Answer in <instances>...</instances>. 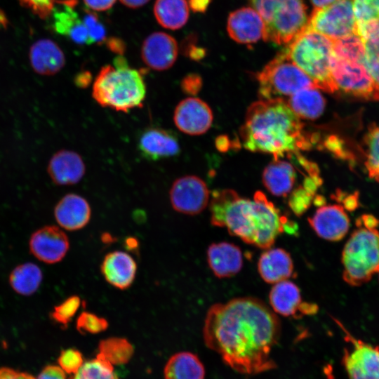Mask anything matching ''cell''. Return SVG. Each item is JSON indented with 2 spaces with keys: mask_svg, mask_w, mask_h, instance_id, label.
Listing matches in <instances>:
<instances>
[{
  "mask_svg": "<svg viewBox=\"0 0 379 379\" xmlns=\"http://www.w3.org/2000/svg\"><path fill=\"white\" fill-rule=\"evenodd\" d=\"M280 333L278 317L262 300L250 297L213 305L203 328L206 345L226 365L246 375L276 368L271 354Z\"/></svg>",
  "mask_w": 379,
  "mask_h": 379,
  "instance_id": "cell-1",
  "label": "cell"
},
{
  "mask_svg": "<svg viewBox=\"0 0 379 379\" xmlns=\"http://www.w3.org/2000/svg\"><path fill=\"white\" fill-rule=\"evenodd\" d=\"M210 211L213 226L226 227L230 234L260 248H270L288 227L293 228V222L260 191L254 194L253 200L230 189L215 191Z\"/></svg>",
  "mask_w": 379,
  "mask_h": 379,
  "instance_id": "cell-2",
  "label": "cell"
},
{
  "mask_svg": "<svg viewBox=\"0 0 379 379\" xmlns=\"http://www.w3.org/2000/svg\"><path fill=\"white\" fill-rule=\"evenodd\" d=\"M240 135L246 149L272 154L274 159L311 147L304 125L284 98L252 103L247 109Z\"/></svg>",
  "mask_w": 379,
  "mask_h": 379,
  "instance_id": "cell-3",
  "label": "cell"
},
{
  "mask_svg": "<svg viewBox=\"0 0 379 379\" xmlns=\"http://www.w3.org/2000/svg\"><path fill=\"white\" fill-rule=\"evenodd\" d=\"M146 85L140 71L131 67L123 55L103 66L93 82L92 96L102 107L128 112L142 106Z\"/></svg>",
  "mask_w": 379,
  "mask_h": 379,
  "instance_id": "cell-4",
  "label": "cell"
},
{
  "mask_svg": "<svg viewBox=\"0 0 379 379\" xmlns=\"http://www.w3.org/2000/svg\"><path fill=\"white\" fill-rule=\"evenodd\" d=\"M355 224L341 260L343 280L352 286H359L379 272V220L371 214H364Z\"/></svg>",
  "mask_w": 379,
  "mask_h": 379,
  "instance_id": "cell-5",
  "label": "cell"
},
{
  "mask_svg": "<svg viewBox=\"0 0 379 379\" xmlns=\"http://www.w3.org/2000/svg\"><path fill=\"white\" fill-rule=\"evenodd\" d=\"M289 43L283 51L317 88L329 93L338 91L331 71L332 39L305 28Z\"/></svg>",
  "mask_w": 379,
  "mask_h": 379,
  "instance_id": "cell-6",
  "label": "cell"
},
{
  "mask_svg": "<svg viewBox=\"0 0 379 379\" xmlns=\"http://www.w3.org/2000/svg\"><path fill=\"white\" fill-rule=\"evenodd\" d=\"M265 24V41L276 44L291 42L307 27L303 0H248Z\"/></svg>",
  "mask_w": 379,
  "mask_h": 379,
  "instance_id": "cell-7",
  "label": "cell"
},
{
  "mask_svg": "<svg viewBox=\"0 0 379 379\" xmlns=\"http://www.w3.org/2000/svg\"><path fill=\"white\" fill-rule=\"evenodd\" d=\"M257 79L260 100L284 98L302 88L315 87L310 78L288 59L283 50L264 67Z\"/></svg>",
  "mask_w": 379,
  "mask_h": 379,
  "instance_id": "cell-8",
  "label": "cell"
},
{
  "mask_svg": "<svg viewBox=\"0 0 379 379\" xmlns=\"http://www.w3.org/2000/svg\"><path fill=\"white\" fill-rule=\"evenodd\" d=\"M306 29L332 40L356 33L353 0H339L323 8H314L308 18Z\"/></svg>",
  "mask_w": 379,
  "mask_h": 379,
  "instance_id": "cell-9",
  "label": "cell"
},
{
  "mask_svg": "<svg viewBox=\"0 0 379 379\" xmlns=\"http://www.w3.org/2000/svg\"><path fill=\"white\" fill-rule=\"evenodd\" d=\"M331 71L338 90L364 100H379L378 89L363 62L331 55Z\"/></svg>",
  "mask_w": 379,
  "mask_h": 379,
  "instance_id": "cell-10",
  "label": "cell"
},
{
  "mask_svg": "<svg viewBox=\"0 0 379 379\" xmlns=\"http://www.w3.org/2000/svg\"><path fill=\"white\" fill-rule=\"evenodd\" d=\"M350 344L345 347L342 364L349 379H379V346L353 336L337 319H334Z\"/></svg>",
  "mask_w": 379,
  "mask_h": 379,
  "instance_id": "cell-11",
  "label": "cell"
},
{
  "mask_svg": "<svg viewBox=\"0 0 379 379\" xmlns=\"http://www.w3.org/2000/svg\"><path fill=\"white\" fill-rule=\"evenodd\" d=\"M169 199L175 211L194 215L200 213L207 206L209 191L200 178L187 175L173 182L169 191Z\"/></svg>",
  "mask_w": 379,
  "mask_h": 379,
  "instance_id": "cell-12",
  "label": "cell"
},
{
  "mask_svg": "<svg viewBox=\"0 0 379 379\" xmlns=\"http://www.w3.org/2000/svg\"><path fill=\"white\" fill-rule=\"evenodd\" d=\"M69 248V241L59 227L46 225L34 232L29 240L30 253L46 264L60 262Z\"/></svg>",
  "mask_w": 379,
  "mask_h": 379,
  "instance_id": "cell-13",
  "label": "cell"
},
{
  "mask_svg": "<svg viewBox=\"0 0 379 379\" xmlns=\"http://www.w3.org/2000/svg\"><path fill=\"white\" fill-rule=\"evenodd\" d=\"M210 107L198 98L189 97L176 105L173 113L175 126L182 133L199 135L206 133L213 122Z\"/></svg>",
  "mask_w": 379,
  "mask_h": 379,
  "instance_id": "cell-14",
  "label": "cell"
},
{
  "mask_svg": "<svg viewBox=\"0 0 379 379\" xmlns=\"http://www.w3.org/2000/svg\"><path fill=\"white\" fill-rule=\"evenodd\" d=\"M138 149L140 154L149 161L173 158L180 152L176 134L158 127H149L140 133L138 138Z\"/></svg>",
  "mask_w": 379,
  "mask_h": 379,
  "instance_id": "cell-15",
  "label": "cell"
},
{
  "mask_svg": "<svg viewBox=\"0 0 379 379\" xmlns=\"http://www.w3.org/2000/svg\"><path fill=\"white\" fill-rule=\"evenodd\" d=\"M308 222L319 237L331 241L343 239L350 227L345 208L338 204L320 206Z\"/></svg>",
  "mask_w": 379,
  "mask_h": 379,
  "instance_id": "cell-16",
  "label": "cell"
},
{
  "mask_svg": "<svg viewBox=\"0 0 379 379\" xmlns=\"http://www.w3.org/2000/svg\"><path fill=\"white\" fill-rule=\"evenodd\" d=\"M178 53L175 39L164 32H154L144 41L141 57L149 67L159 71L169 69L175 63Z\"/></svg>",
  "mask_w": 379,
  "mask_h": 379,
  "instance_id": "cell-17",
  "label": "cell"
},
{
  "mask_svg": "<svg viewBox=\"0 0 379 379\" xmlns=\"http://www.w3.org/2000/svg\"><path fill=\"white\" fill-rule=\"evenodd\" d=\"M227 30L230 36L239 44H253L265 37L264 22L251 7L240 8L230 13Z\"/></svg>",
  "mask_w": 379,
  "mask_h": 379,
  "instance_id": "cell-18",
  "label": "cell"
},
{
  "mask_svg": "<svg viewBox=\"0 0 379 379\" xmlns=\"http://www.w3.org/2000/svg\"><path fill=\"white\" fill-rule=\"evenodd\" d=\"M58 4L51 13L55 31L78 45H91L88 29L74 10L77 0H64Z\"/></svg>",
  "mask_w": 379,
  "mask_h": 379,
  "instance_id": "cell-19",
  "label": "cell"
},
{
  "mask_svg": "<svg viewBox=\"0 0 379 379\" xmlns=\"http://www.w3.org/2000/svg\"><path fill=\"white\" fill-rule=\"evenodd\" d=\"M101 273L105 279L112 286L125 290L133 283L137 264L133 258L121 251L109 252L104 257L101 266Z\"/></svg>",
  "mask_w": 379,
  "mask_h": 379,
  "instance_id": "cell-20",
  "label": "cell"
},
{
  "mask_svg": "<svg viewBox=\"0 0 379 379\" xmlns=\"http://www.w3.org/2000/svg\"><path fill=\"white\" fill-rule=\"evenodd\" d=\"M91 206L86 199L76 194H67L56 204L54 216L59 226L68 231L84 228L89 222Z\"/></svg>",
  "mask_w": 379,
  "mask_h": 379,
  "instance_id": "cell-21",
  "label": "cell"
},
{
  "mask_svg": "<svg viewBox=\"0 0 379 379\" xmlns=\"http://www.w3.org/2000/svg\"><path fill=\"white\" fill-rule=\"evenodd\" d=\"M86 171L81 157L71 150L62 149L55 153L48 165V173L58 185H72L79 182Z\"/></svg>",
  "mask_w": 379,
  "mask_h": 379,
  "instance_id": "cell-22",
  "label": "cell"
},
{
  "mask_svg": "<svg viewBox=\"0 0 379 379\" xmlns=\"http://www.w3.org/2000/svg\"><path fill=\"white\" fill-rule=\"evenodd\" d=\"M207 261L215 277H230L242 267V253L239 247L233 244L225 241L213 243L207 250Z\"/></svg>",
  "mask_w": 379,
  "mask_h": 379,
  "instance_id": "cell-23",
  "label": "cell"
},
{
  "mask_svg": "<svg viewBox=\"0 0 379 379\" xmlns=\"http://www.w3.org/2000/svg\"><path fill=\"white\" fill-rule=\"evenodd\" d=\"M29 55L32 69L41 75H53L60 72L65 63L62 50L47 39L36 41L31 46Z\"/></svg>",
  "mask_w": 379,
  "mask_h": 379,
  "instance_id": "cell-24",
  "label": "cell"
},
{
  "mask_svg": "<svg viewBox=\"0 0 379 379\" xmlns=\"http://www.w3.org/2000/svg\"><path fill=\"white\" fill-rule=\"evenodd\" d=\"M258 272L269 284H276L292 277L293 263L290 254L279 248H267L258 262Z\"/></svg>",
  "mask_w": 379,
  "mask_h": 379,
  "instance_id": "cell-25",
  "label": "cell"
},
{
  "mask_svg": "<svg viewBox=\"0 0 379 379\" xmlns=\"http://www.w3.org/2000/svg\"><path fill=\"white\" fill-rule=\"evenodd\" d=\"M295 171L287 161L274 159L264 169L262 182L274 196L286 197L291 191L295 181Z\"/></svg>",
  "mask_w": 379,
  "mask_h": 379,
  "instance_id": "cell-26",
  "label": "cell"
},
{
  "mask_svg": "<svg viewBox=\"0 0 379 379\" xmlns=\"http://www.w3.org/2000/svg\"><path fill=\"white\" fill-rule=\"evenodd\" d=\"M269 299L275 312L298 318V311L302 302L300 290L294 283L286 280L276 283L270 291Z\"/></svg>",
  "mask_w": 379,
  "mask_h": 379,
  "instance_id": "cell-27",
  "label": "cell"
},
{
  "mask_svg": "<svg viewBox=\"0 0 379 379\" xmlns=\"http://www.w3.org/2000/svg\"><path fill=\"white\" fill-rule=\"evenodd\" d=\"M286 102L299 118L312 120L319 118L326 106L325 98L316 87L299 90L289 96Z\"/></svg>",
  "mask_w": 379,
  "mask_h": 379,
  "instance_id": "cell-28",
  "label": "cell"
},
{
  "mask_svg": "<svg viewBox=\"0 0 379 379\" xmlns=\"http://www.w3.org/2000/svg\"><path fill=\"white\" fill-rule=\"evenodd\" d=\"M165 379H204L205 368L194 354L181 352L171 356L164 367Z\"/></svg>",
  "mask_w": 379,
  "mask_h": 379,
  "instance_id": "cell-29",
  "label": "cell"
},
{
  "mask_svg": "<svg viewBox=\"0 0 379 379\" xmlns=\"http://www.w3.org/2000/svg\"><path fill=\"white\" fill-rule=\"evenodd\" d=\"M154 14L164 27L178 29L185 25L189 18L187 0H156Z\"/></svg>",
  "mask_w": 379,
  "mask_h": 379,
  "instance_id": "cell-30",
  "label": "cell"
},
{
  "mask_svg": "<svg viewBox=\"0 0 379 379\" xmlns=\"http://www.w3.org/2000/svg\"><path fill=\"white\" fill-rule=\"evenodd\" d=\"M43 279L40 267L25 262L16 266L10 273L8 281L12 289L19 295L29 296L39 288Z\"/></svg>",
  "mask_w": 379,
  "mask_h": 379,
  "instance_id": "cell-31",
  "label": "cell"
},
{
  "mask_svg": "<svg viewBox=\"0 0 379 379\" xmlns=\"http://www.w3.org/2000/svg\"><path fill=\"white\" fill-rule=\"evenodd\" d=\"M134 352L131 343L124 338L111 337L102 340L98 345V354L112 365L128 362Z\"/></svg>",
  "mask_w": 379,
  "mask_h": 379,
  "instance_id": "cell-32",
  "label": "cell"
},
{
  "mask_svg": "<svg viewBox=\"0 0 379 379\" xmlns=\"http://www.w3.org/2000/svg\"><path fill=\"white\" fill-rule=\"evenodd\" d=\"M365 167L368 176L379 182V125H369L363 138Z\"/></svg>",
  "mask_w": 379,
  "mask_h": 379,
  "instance_id": "cell-33",
  "label": "cell"
},
{
  "mask_svg": "<svg viewBox=\"0 0 379 379\" xmlns=\"http://www.w3.org/2000/svg\"><path fill=\"white\" fill-rule=\"evenodd\" d=\"M69 379H119L113 365L100 354L83 364L79 370Z\"/></svg>",
  "mask_w": 379,
  "mask_h": 379,
  "instance_id": "cell-34",
  "label": "cell"
},
{
  "mask_svg": "<svg viewBox=\"0 0 379 379\" xmlns=\"http://www.w3.org/2000/svg\"><path fill=\"white\" fill-rule=\"evenodd\" d=\"M364 54V41L357 33L333 40V55L337 57L363 62Z\"/></svg>",
  "mask_w": 379,
  "mask_h": 379,
  "instance_id": "cell-35",
  "label": "cell"
},
{
  "mask_svg": "<svg viewBox=\"0 0 379 379\" xmlns=\"http://www.w3.org/2000/svg\"><path fill=\"white\" fill-rule=\"evenodd\" d=\"M81 304L79 296L71 295L53 307L50 314L51 317L60 326L66 327L77 313Z\"/></svg>",
  "mask_w": 379,
  "mask_h": 379,
  "instance_id": "cell-36",
  "label": "cell"
},
{
  "mask_svg": "<svg viewBox=\"0 0 379 379\" xmlns=\"http://www.w3.org/2000/svg\"><path fill=\"white\" fill-rule=\"evenodd\" d=\"M108 326L106 319L86 311L81 312L76 321L77 331L83 334H97L105 331Z\"/></svg>",
  "mask_w": 379,
  "mask_h": 379,
  "instance_id": "cell-37",
  "label": "cell"
},
{
  "mask_svg": "<svg viewBox=\"0 0 379 379\" xmlns=\"http://www.w3.org/2000/svg\"><path fill=\"white\" fill-rule=\"evenodd\" d=\"M357 25L379 19V0H353Z\"/></svg>",
  "mask_w": 379,
  "mask_h": 379,
  "instance_id": "cell-38",
  "label": "cell"
},
{
  "mask_svg": "<svg viewBox=\"0 0 379 379\" xmlns=\"http://www.w3.org/2000/svg\"><path fill=\"white\" fill-rule=\"evenodd\" d=\"M83 22L88 29L91 44L93 43L102 44L107 39L105 27L95 13L86 11Z\"/></svg>",
  "mask_w": 379,
  "mask_h": 379,
  "instance_id": "cell-39",
  "label": "cell"
},
{
  "mask_svg": "<svg viewBox=\"0 0 379 379\" xmlns=\"http://www.w3.org/2000/svg\"><path fill=\"white\" fill-rule=\"evenodd\" d=\"M59 366L67 373H76L84 364L81 353L74 348L62 350L58 359Z\"/></svg>",
  "mask_w": 379,
  "mask_h": 379,
  "instance_id": "cell-40",
  "label": "cell"
},
{
  "mask_svg": "<svg viewBox=\"0 0 379 379\" xmlns=\"http://www.w3.org/2000/svg\"><path fill=\"white\" fill-rule=\"evenodd\" d=\"M314 196L303 187H299L292 192L289 206L296 215H300L309 208Z\"/></svg>",
  "mask_w": 379,
  "mask_h": 379,
  "instance_id": "cell-41",
  "label": "cell"
},
{
  "mask_svg": "<svg viewBox=\"0 0 379 379\" xmlns=\"http://www.w3.org/2000/svg\"><path fill=\"white\" fill-rule=\"evenodd\" d=\"M202 78L196 73L187 74L180 81L182 91L188 95H196L202 88Z\"/></svg>",
  "mask_w": 379,
  "mask_h": 379,
  "instance_id": "cell-42",
  "label": "cell"
},
{
  "mask_svg": "<svg viewBox=\"0 0 379 379\" xmlns=\"http://www.w3.org/2000/svg\"><path fill=\"white\" fill-rule=\"evenodd\" d=\"M182 51L185 56L196 61L202 59L206 54V51L203 48L196 46L195 38L192 35L183 41Z\"/></svg>",
  "mask_w": 379,
  "mask_h": 379,
  "instance_id": "cell-43",
  "label": "cell"
},
{
  "mask_svg": "<svg viewBox=\"0 0 379 379\" xmlns=\"http://www.w3.org/2000/svg\"><path fill=\"white\" fill-rule=\"evenodd\" d=\"M36 379H66L65 372L58 366L44 367Z\"/></svg>",
  "mask_w": 379,
  "mask_h": 379,
  "instance_id": "cell-44",
  "label": "cell"
},
{
  "mask_svg": "<svg viewBox=\"0 0 379 379\" xmlns=\"http://www.w3.org/2000/svg\"><path fill=\"white\" fill-rule=\"evenodd\" d=\"M0 379H36L32 375L8 367L0 368Z\"/></svg>",
  "mask_w": 379,
  "mask_h": 379,
  "instance_id": "cell-45",
  "label": "cell"
},
{
  "mask_svg": "<svg viewBox=\"0 0 379 379\" xmlns=\"http://www.w3.org/2000/svg\"><path fill=\"white\" fill-rule=\"evenodd\" d=\"M116 0H84L85 5L93 11H104L109 9Z\"/></svg>",
  "mask_w": 379,
  "mask_h": 379,
  "instance_id": "cell-46",
  "label": "cell"
},
{
  "mask_svg": "<svg viewBox=\"0 0 379 379\" xmlns=\"http://www.w3.org/2000/svg\"><path fill=\"white\" fill-rule=\"evenodd\" d=\"M106 46L112 52L122 55L126 51L124 41L117 37H109L105 40Z\"/></svg>",
  "mask_w": 379,
  "mask_h": 379,
  "instance_id": "cell-47",
  "label": "cell"
},
{
  "mask_svg": "<svg viewBox=\"0 0 379 379\" xmlns=\"http://www.w3.org/2000/svg\"><path fill=\"white\" fill-rule=\"evenodd\" d=\"M91 79V73L88 71H83L76 75L74 83L79 88H84L90 85Z\"/></svg>",
  "mask_w": 379,
  "mask_h": 379,
  "instance_id": "cell-48",
  "label": "cell"
},
{
  "mask_svg": "<svg viewBox=\"0 0 379 379\" xmlns=\"http://www.w3.org/2000/svg\"><path fill=\"white\" fill-rule=\"evenodd\" d=\"M211 0H189V4L193 12L204 13Z\"/></svg>",
  "mask_w": 379,
  "mask_h": 379,
  "instance_id": "cell-49",
  "label": "cell"
},
{
  "mask_svg": "<svg viewBox=\"0 0 379 379\" xmlns=\"http://www.w3.org/2000/svg\"><path fill=\"white\" fill-rule=\"evenodd\" d=\"M343 199L340 200L343 203V207L349 211H353L359 206L358 194L354 193L348 196H344Z\"/></svg>",
  "mask_w": 379,
  "mask_h": 379,
  "instance_id": "cell-50",
  "label": "cell"
},
{
  "mask_svg": "<svg viewBox=\"0 0 379 379\" xmlns=\"http://www.w3.org/2000/svg\"><path fill=\"white\" fill-rule=\"evenodd\" d=\"M149 1V0H120L123 4L132 8L141 7Z\"/></svg>",
  "mask_w": 379,
  "mask_h": 379,
  "instance_id": "cell-51",
  "label": "cell"
},
{
  "mask_svg": "<svg viewBox=\"0 0 379 379\" xmlns=\"http://www.w3.org/2000/svg\"><path fill=\"white\" fill-rule=\"evenodd\" d=\"M339 0H310L314 8H323L331 5Z\"/></svg>",
  "mask_w": 379,
  "mask_h": 379,
  "instance_id": "cell-52",
  "label": "cell"
},
{
  "mask_svg": "<svg viewBox=\"0 0 379 379\" xmlns=\"http://www.w3.org/2000/svg\"><path fill=\"white\" fill-rule=\"evenodd\" d=\"M378 274H379V272H378Z\"/></svg>",
  "mask_w": 379,
  "mask_h": 379,
  "instance_id": "cell-53",
  "label": "cell"
}]
</instances>
